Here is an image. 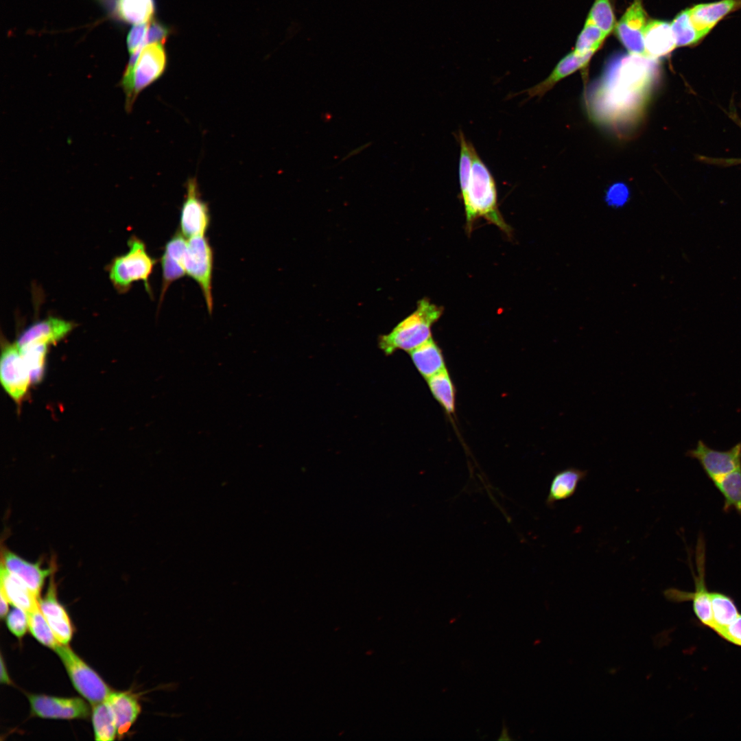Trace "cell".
<instances>
[{"label":"cell","instance_id":"obj_1","mask_svg":"<svg viewBox=\"0 0 741 741\" xmlns=\"http://www.w3.org/2000/svg\"><path fill=\"white\" fill-rule=\"evenodd\" d=\"M657 60L631 54L614 58L591 92L593 118L618 128L639 120L659 77Z\"/></svg>","mask_w":741,"mask_h":741},{"label":"cell","instance_id":"obj_2","mask_svg":"<svg viewBox=\"0 0 741 741\" xmlns=\"http://www.w3.org/2000/svg\"><path fill=\"white\" fill-rule=\"evenodd\" d=\"M456 137L460 145L458 174L467 231H471L478 218L483 217L510 235L511 228L498 209L496 183L492 174L461 130Z\"/></svg>","mask_w":741,"mask_h":741},{"label":"cell","instance_id":"obj_3","mask_svg":"<svg viewBox=\"0 0 741 741\" xmlns=\"http://www.w3.org/2000/svg\"><path fill=\"white\" fill-rule=\"evenodd\" d=\"M443 312V308L424 298L416 309L392 331L379 338V347L386 355L397 350L410 352L432 337L431 328Z\"/></svg>","mask_w":741,"mask_h":741},{"label":"cell","instance_id":"obj_4","mask_svg":"<svg viewBox=\"0 0 741 741\" xmlns=\"http://www.w3.org/2000/svg\"><path fill=\"white\" fill-rule=\"evenodd\" d=\"M167 61L165 42L161 41L150 43L130 56L120 82L127 112L131 111L139 95L163 74Z\"/></svg>","mask_w":741,"mask_h":741},{"label":"cell","instance_id":"obj_5","mask_svg":"<svg viewBox=\"0 0 741 741\" xmlns=\"http://www.w3.org/2000/svg\"><path fill=\"white\" fill-rule=\"evenodd\" d=\"M127 244L128 250L113 258L107 265L109 279L119 294L128 292L134 282L142 281L151 294L149 279L156 259L150 255L145 244L138 237L132 235Z\"/></svg>","mask_w":741,"mask_h":741},{"label":"cell","instance_id":"obj_6","mask_svg":"<svg viewBox=\"0 0 741 741\" xmlns=\"http://www.w3.org/2000/svg\"><path fill=\"white\" fill-rule=\"evenodd\" d=\"M64 666L75 690L93 705L104 701L112 690L100 676L68 644H59L55 650Z\"/></svg>","mask_w":741,"mask_h":741},{"label":"cell","instance_id":"obj_7","mask_svg":"<svg viewBox=\"0 0 741 741\" xmlns=\"http://www.w3.org/2000/svg\"><path fill=\"white\" fill-rule=\"evenodd\" d=\"M696 561L697 574L690 566L694 580V591L689 592L676 588H669L663 591L665 598L673 602H692L694 614L701 624L712 629L713 618L710 591L705 582V544L702 536H699L696 545Z\"/></svg>","mask_w":741,"mask_h":741},{"label":"cell","instance_id":"obj_8","mask_svg":"<svg viewBox=\"0 0 741 741\" xmlns=\"http://www.w3.org/2000/svg\"><path fill=\"white\" fill-rule=\"evenodd\" d=\"M183 264L186 274L195 280L200 287L209 313L211 314L213 304L211 292L213 252L204 235L189 238Z\"/></svg>","mask_w":741,"mask_h":741},{"label":"cell","instance_id":"obj_9","mask_svg":"<svg viewBox=\"0 0 741 741\" xmlns=\"http://www.w3.org/2000/svg\"><path fill=\"white\" fill-rule=\"evenodd\" d=\"M0 379L7 394L15 402L20 403L32 381L29 370L16 343H5L3 346Z\"/></svg>","mask_w":741,"mask_h":741},{"label":"cell","instance_id":"obj_10","mask_svg":"<svg viewBox=\"0 0 741 741\" xmlns=\"http://www.w3.org/2000/svg\"><path fill=\"white\" fill-rule=\"evenodd\" d=\"M27 698L32 714L42 718L86 719L91 714L89 705L81 698L28 694Z\"/></svg>","mask_w":741,"mask_h":741},{"label":"cell","instance_id":"obj_11","mask_svg":"<svg viewBox=\"0 0 741 741\" xmlns=\"http://www.w3.org/2000/svg\"><path fill=\"white\" fill-rule=\"evenodd\" d=\"M209 224L208 204L201 198L196 178H190L187 181L186 194L180 211V232L189 238L204 235Z\"/></svg>","mask_w":741,"mask_h":741},{"label":"cell","instance_id":"obj_12","mask_svg":"<svg viewBox=\"0 0 741 741\" xmlns=\"http://www.w3.org/2000/svg\"><path fill=\"white\" fill-rule=\"evenodd\" d=\"M686 455L700 463L711 481L741 467V443L727 451H719L700 440L696 447L688 450Z\"/></svg>","mask_w":741,"mask_h":741},{"label":"cell","instance_id":"obj_13","mask_svg":"<svg viewBox=\"0 0 741 741\" xmlns=\"http://www.w3.org/2000/svg\"><path fill=\"white\" fill-rule=\"evenodd\" d=\"M647 23L643 1L633 0L614 28L616 37L628 54L645 56L644 35Z\"/></svg>","mask_w":741,"mask_h":741},{"label":"cell","instance_id":"obj_14","mask_svg":"<svg viewBox=\"0 0 741 741\" xmlns=\"http://www.w3.org/2000/svg\"><path fill=\"white\" fill-rule=\"evenodd\" d=\"M75 326L71 321L50 316L27 327L15 343L18 347L32 344H54L64 338Z\"/></svg>","mask_w":741,"mask_h":741},{"label":"cell","instance_id":"obj_15","mask_svg":"<svg viewBox=\"0 0 741 741\" xmlns=\"http://www.w3.org/2000/svg\"><path fill=\"white\" fill-rule=\"evenodd\" d=\"M39 606L57 641L68 644L73 636V626L63 606L58 602L53 576L43 598L38 599Z\"/></svg>","mask_w":741,"mask_h":741},{"label":"cell","instance_id":"obj_16","mask_svg":"<svg viewBox=\"0 0 741 741\" xmlns=\"http://www.w3.org/2000/svg\"><path fill=\"white\" fill-rule=\"evenodd\" d=\"M1 564L38 598L46 578L54 571L51 567L43 568L38 563L28 562L8 550L2 554Z\"/></svg>","mask_w":741,"mask_h":741},{"label":"cell","instance_id":"obj_17","mask_svg":"<svg viewBox=\"0 0 741 741\" xmlns=\"http://www.w3.org/2000/svg\"><path fill=\"white\" fill-rule=\"evenodd\" d=\"M741 9V0H720L689 8L690 19L705 37L722 19Z\"/></svg>","mask_w":741,"mask_h":741},{"label":"cell","instance_id":"obj_18","mask_svg":"<svg viewBox=\"0 0 741 741\" xmlns=\"http://www.w3.org/2000/svg\"><path fill=\"white\" fill-rule=\"evenodd\" d=\"M187 244L185 236L181 232L177 231L165 244L161 257L163 281L161 302L170 284L186 274L183 261Z\"/></svg>","mask_w":741,"mask_h":741},{"label":"cell","instance_id":"obj_19","mask_svg":"<svg viewBox=\"0 0 741 741\" xmlns=\"http://www.w3.org/2000/svg\"><path fill=\"white\" fill-rule=\"evenodd\" d=\"M593 54L590 53L585 56H580L575 54L574 51L570 52L558 62L550 74L544 80L530 89L521 91V93H526L528 99L537 96L539 98L542 97L562 79L577 70H585Z\"/></svg>","mask_w":741,"mask_h":741},{"label":"cell","instance_id":"obj_20","mask_svg":"<svg viewBox=\"0 0 741 741\" xmlns=\"http://www.w3.org/2000/svg\"><path fill=\"white\" fill-rule=\"evenodd\" d=\"M105 701L114 714L117 736L121 739L129 731L141 711L139 696L130 692L112 691Z\"/></svg>","mask_w":741,"mask_h":741},{"label":"cell","instance_id":"obj_21","mask_svg":"<svg viewBox=\"0 0 741 741\" xmlns=\"http://www.w3.org/2000/svg\"><path fill=\"white\" fill-rule=\"evenodd\" d=\"M644 42L645 56L652 59L666 56L677 47L670 23L661 20L648 21Z\"/></svg>","mask_w":741,"mask_h":741},{"label":"cell","instance_id":"obj_22","mask_svg":"<svg viewBox=\"0 0 741 741\" xmlns=\"http://www.w3.org/2000/svg\"><path fill=\"white\" fill-rule=\"evenodd\" d=\"M1 591L6 596L10 604L23 609L26 613L38 603L39 598L2 564L1 566Z\"/></svg>","mask_w":741,"mask_h":741},{"label":"cell","instance_id":"obj_23","mask_svg":"<svg viewBox=\"0 0 741 741\" xmlns=\"http://www.w3.org/2000/svg\"><path fill=\"white\" fill-rule=\"evenodd\" d=\"M587 471L568 467L556 472L553 477L546 504L551 506L556 502L571 497L576 492L579 483L585 478Z\"/></svg>","mask_w":741,"mask_h":741},{"label":"cell","instance_id":"obj_24","mask_svg":"<svg viewBox=\"0 0 741 741\" xmlns=\"http://www.w3.org/2000/svg\"><path fill=\"white\" fill-rule=\"evenodd\" d=\"M408 353L416 369L425 379L445 368L441 351L432 337Z\"/></svg>","mask_w":741,"mask_h":741},{"label":"cell","instance_id":"obj_25","mask_svg":"<svg viewBox=\"0 0 741 741\" xmlns=\"http://www.w3.org/2000/svg\"><path fill=\"white\" fill-rule=\"evenodd\" d=\"M113 13L115 16L129 24L145 23L153 20L155 12L154 0H114Z\"/></svg>","mask_w":741,"mask_h":741},{"label":"cell","instance_id":"obj_26","mask_svg":"<svg viewBox=\"0 0 741 741\" xmlns=\"http://www.w3.org/2000/svg\"><path fill=\"white\" fill-rule=\"evenodd\" d=\"M713 618L712 631L718 634L740 613L734 600L720 591H710Z\"/></svg>","mask_w":741,"mask_h":741},{"label":"cell","instance_id":"obj_27","mask_svg":"<svg viewBox=\"0 0 741 741\" xmlns=\"http://www.w3.org/2000/svg\"><path fill=\"white\" fill-rule=\"evenodd\" d=\"M712 482L724 497L723 510H735L741 515V467Z\"/></svg>","mask_w":741,"mask_h":741},{"label":"cell","instance_id":"obj_28","mask_svg":"<svg viewBox=\"0 0 741 741\" xmlns=\"http://www.w3.org/2000/svg\"><path fill=\"white\" fill-rule=\"evenodd\" d=\"M92 722L95 739L98 741H113L117 735L114 714L106 701L93 705Z\"/></svg>","mask_w":741,"mask_h":741},{"label":"cell","instance_id":"obj_29","mask_svg":"<svg viewBox=\"0 0 741 741\" xmlns=\"http://www.w3.org/2000/svg\"><path fill=\"white\" fill-rule=\"evenodd\" d=\"M427 384L434 398L451 414L455 410V389L446 368L429 377Z\"/></svg>","mask_w":741,"mask_h":741},{"label":"cell","instance_id":"obj_30","mask_svg":"<svg viewBox=\"0 0 741 741\" xmlns=\"http://www.w3.org/2000/svg\"><path fill=\"white\" fill-rule=\"evenodd\" d=\"M670 25L677 47L696 45L705 38L694 26L689 8L678 13Z\"/></svg>","mask_w":741,"mask_h":741},{"label":"cell","instance_id":"obj_31","mask_svg":"<svg viewBox=\"0 0 741 741\" xmlns=\"http://www.w3.org/2000/svg\"><path fill=\"white\" fill-rule=\"evenodd\" d=\"M48 346L46 344H32L19 347L29 370L32 384H37L43 378Z\"/></svg>","mask_w":741,"mask_h":741},{"label":"cell","instance_id":"obj_32","mask_svg":"<svg viewBox=\"0 0 741 741\" xmlns=\"http://www.w3.org/2000/svg\"><path fill=\"white\" fill-rule=\"evenodd\" d=\"M27 614L28 628L33 637L43 645L55 650L60 644L57 641L42 613L39 602Z\"/></svg>","mask_w":741,"mask_h":741},{"label":"cell","instance_id":"obj_33","mask_svg":"<svg viewBox=\"0 0 741 741\" xmlns=\"http://www.w3.org/2000/svg\"><path fill=\"white\" fill-rule=\"evenodd\" d=\"M607 35L590 19L587 18L584 27L578 36L574 52L580 56L594 54L603 44Z\"/></svg>","mask_w":741,"mask_h":741},{"label":"cell","instance_id":"obj_34","mask_svg":"<svg viewBox=\"0 0 741 741\" xmlns=\"http://www.w3.org/2000/svg\"><path fill=\"white\" fill-rule=\"evenodd\" d=\"M587 19L594 23L607 36L614 30L616 24L609 0H595Z\"/></svg>","mask_w":741,"mask_h":741},{"label":"cell","instance_id":"obj_35","mask_svg":"<svg viewBox=\"0 0 741 741\" xmlns=\"http://www.w3.org/2000/svg\"><path fill=\"white\" fill-rule=\"evenodd\" d=\"M6 624L9 631L16 637L21 638L28 628V617L23 609L14 607L6 617Z\"/></svg>","mask_w":741,"mask_h":741},{"label":"cell","instance_id":"obj_36","mask_svg":"<svg viewBox=\"0 0 741 741\" xmlns=\"http://www.w3.org/2000/svg\"><path fill=\"white\" fill-rule=\"evenodd\" d=\"M630 193L623 183H616L609 187L605 196V201L609 207L620 208L628 201Z\"/></svg>","mask_w":741,"mask_h":741},{"label":"cell","instance_id":"obj_37","mask_svg":"<svg viewBox=\"0 0 741 741\" xmlns=\"http://www.w3.org/2000/svg\"><path fill=\"white\" fill-rule=\"evenodd\" d=\"M718 635L725 641L741 647V613Z\"/></svg>","mask_w":741,"mask_h":741},{"label":"cell","instance_id":"obj_38","mask_svg":"<svg viewBox=\"0 0 741 741\" xmlns=\"http://www.w3.org/2000/svg\"><path fill=\"white\" fill-rule=\"evenodd\" d=\"M0 600H1V601H0V604H1V606H0V615H1V618L3 619V618H5L7 615V613H8V604H10V603H9L6 596L1 591V599Z\"/></svg>","mask_w":741,"mask_h":741},{"label":"cell","instance_id":"obj_39","mask_svg":"<svg viewBox=\"0 0 741 741\" xmlns=\"http://www.w3.org/2000/svg\"><path fill=\"white\" fill-rule=\"evenodd\" d=\"M510 737L508 736V731H507V729H506V727H505V729H504V727H503V729H502V733H501V737H500V738H499V739H498V740H510Z\"/></svg>","mask_w":741,"mask_h":741}]
</instances>
